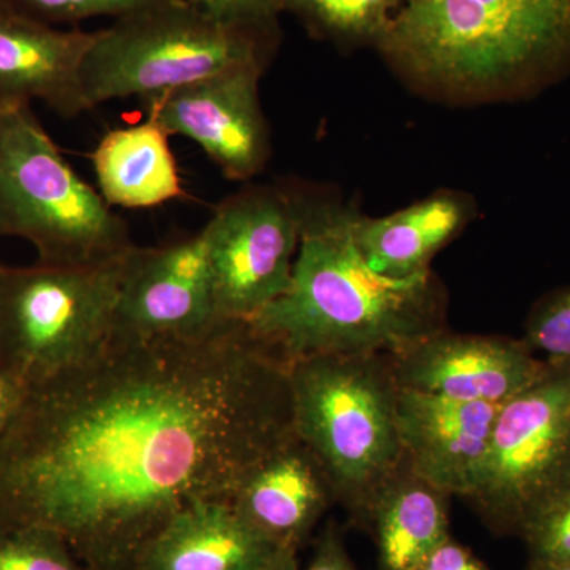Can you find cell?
I'll return each mask as SVG.
<instances>
[{"instance_id": "cell-1", "label": "cell", "mask_w": 570, "mask_h": 570, "mask_svg": "<svg viewBox=\"0 0 570 570\" xmlns=\"http://www.w3.org/2000/svg\"><path fill=\"white\" fill-rule=\"evenodd\" d=\"M294 436L288 362L247 322L115 332L85 365L29 387L0 430V530L56 532L82 570H137L168 521L234 501Z\"/></svg>"}, {"instance_id": "cell-2", "label": "cell", "mask_w": 570, "mask_h": 570, "mask_svg": "<svg viewBox=\"0 0 570 570\" xmlns=\"http://www.w3.org/2000/svg\"><path fill=\"white\" fill-rule=\"evenodd\" d=\"M352 209L307 197L288 291L247 322L287 360L392 355L445 330V292L433 272L390 279L352 242Z\"/></svg>"}, {"instance_id": "cell-3", "label": "cell", "mask_w": 570, "mask_h": 570, "mask_svg": "<svg viewBox=\"0 0 570 570\" xmlns=\"http://www.w3.org/2000/svg\"><path fill=\"white\" fill-rule=\"evenodd\" d=\"M377 50L428 85L531 91L570 69V0H404Z\"/></svg>"}, {"instance_id": "cell-4", "label": "cell", "mask_w": 570, "mask_h": 570, "mask_svg": "<svg viewBox=\"0 0 570 570\" xmlns=\"http://www.w3.org/2000/svg\"><path fill=\"white\" fill-rule=\"evenodd\" d=\"M296 436L313 450L337 502L358 523L371 498L404 461L397 385L389 356L311 355L288 363Z\"/></svg>"}, {"instance_id": "cell-5", "label": "cell", "mask_w": 570, "mask_h": 570, "mask_svg": "<svg viewBox=\"0 0 570 570\" xmlns=\"http://www.w3.org/2000/svg\"><path fill=\"white\" fill-rule=\"evenodd\" d=\"M279 28L228 24L187 0L160 3L96 32L80 75L82 111L174 91L243 63H268Z\"/></svg>"}, {"instance_id": "cell-6", "label": "cell", "mask_w": 570, "mask_h": 570, "mask_svg": "<svg viewBox=\"0 0 570 570\" xmlns=\"http://www.w3.org/2000/svg\"><path fill=\"white\" fill-rule=\"evenodd\" d=\"M24 239L48 265L105 264L134 246L105 204L43 129L31 107L0 110V238Z\"/></svg>"}, {"instance_id": "cell-7", "label": "cell", "mask_w": 570, "mask_h": 570, "mask_svg": "<svg viewBox=\"0 0 570 570\" xmlns=\"http://www.w3.org/2000/svg\"><path fill=\"white\" fill-rule=\"evenodd\" d=\"M126 255L97 265H0V371L29 389L102 352L116 332Z\"/></svg>"}, {"instance_id": "cell-8", "label": "cell", "mask_w": 570, "mask_h": 570, "mask_svg": "<svg viewBox=\"0 0 570 570\" xmlns=\"http://www.w3.org/2000/svg\"><path fill=\"white\" fill-rule=\"evenodd\" d=\"M570 489V363L499 407L478 489L468 498L497 534L519 535L532 513Z\"/></svg>"}, {"instance_id": "cell-9", "label": "cell", "mask_w": 570, "mask_h": 570, "mask_svg": "<svg viewBox=\"0 0 570 570\" xmlns=\"http://www.w3.org/2000/svg\"><path fill=\"white\" fill-rule=\"evenodd\" d=\"M307 195L247 186L214 208L202 228L219 321L250 322L288 291Z\"/></svg>"}, {"instance_id": "cell-10", "label": "cell", "mask_w": 570, "mask_h": 570, "mask_svg": "<svg viewBox=\"0 0 570 570\" xmlns=\"http://www.w3.org/2000/svg\"><path fill=\"white\" fill-rule=\"evenodd\" d=\"M265 63H243L204 80L142 100L146 118L200 146L230 181L262 174L269 156L268 122L262 110Z\"/></svg>"}, {"instance_id": "cell-11", "label": "cell", "mask_w": 570, "mask_h": 570, "mask_svg": "<svg viewBox=\"0 0 570 570\" xmlns=\"http://www.w3.org/2000/svg\"><path fill=\"white\" fill-rule=\"evenodd\" d=\"M397 389L502 406L549 367L524 340L448 330L387 355Z\"/></svg>"}, {"instance_id": "cell-12", "label": "cell", "mask_w": 570, "mask_h": 570, "mask_svg": "<svg viewBox=\"0 0 570 570\" xmlns=\"http://www.w3.org/2000/svg\"><path fill=\"white\" fill-rule=\"evenodd\" d=\"M202 230L165 246H135L126 255L116 332L187 336L219 324Z\"/></svg>"}, {"instance_id": "cell-13", "label": "cell", "mask_w": 570, "mask_h": 570, "mask_svg": "<svg viewBox=\"0 0 570 570\" xmlns=\"http://www.w3.org/2000/svg\"><path fill=\"white\" fill-rule=\"evenodd\" d=\"M499 407L397 390V433L407 466L449 497L468 499L482 478Z\"/></svg>"}, {"instance_id": "cell-14", "label": "cell", "mask_w": 570, "mask_h": 570, "mask_svg": "<svg viewBox=\"0 0 570 570\" xmlns=\"http://www.w3.org/2000/svg\"><path fill=\"white\" fill-rule=\"evenodd\" d=\"M96 32L61 29L0 3V110L41 102L81 115L80 75Z\"/></svg>"}, {"instance_id": "cell-15", "label": "cell", "mask_w": 570, "mask_h": 570, "mask_svg": "<svg viewBox=\"0 0 570 570\" xmlns=\"http://www.w3.org/2000/svg\"><path fill=\"white\" fill-rule=\"evenodd\" d=\"M335 502L324 464L295 434L250 471L232 504L269 542L298 551Z\"/></svg>"}, {"instance_id": "cell-16", "label": "cell", "mask_w": 570, "mask_h": 570, "mask_svg": "<svg viewBox=\"0 0 570 570\" xmlns=\"http://www.w3.org/2000/svg\"><path fill=\"white\" fill-rule=\"evenodd\" d=\"M279 550L232 502H197L168 521L137 570H261Z\"/></svg>"}, {"instance_id": "cell-17", "label": "cell", "mask_w": 570, "mask_h": 570, "mask_svg": "<svg viewBox=\"0 0 570 570\" xmlns=\"http://www.w3.org/2000/svg\"><path fill=\"white\" fill-rule=\"evenodd\" d=\"M469 220L460 195L439 193L384 217L352 212V242L366 265L390 279L431 272L434 255L459 235Z\"/></svg>"}, {"instance_id": "cell-18", "label": "cell", "mask_w": 570, "mask_h": 570, "mask_svg": "<svg viewBox=\"0 0 570 570\" xmlns=\"http://www.w3.org/2000/svg\"><path fill=\"white\" fill-rule=\"evenodd\" d=\"M449 499L403 461L358 520L376 542L379 569L417 570L450 538Z\"/></svg>"}, {"instance_id": "cell-19", "label": "cell", "mask_w": 570, "mask_h": 570, "mask_svg": "<svg viewBox=\"0 0 570 570\" xmlns=\"http://www.w3.org/2000/svg\"><path fill=\"white\" fill-rule=\"evenodd\" d=\"M171 135L153 119L108 130L91 154L97 190L111 208L149 209L184 195Z\"/></svg>"}, {"instance_id": "cell-20", "label": "cell", "mask_w": 570, "mask_h": 570, "mask_svg": "<svg viewBox=\"0 0 570 570\" xmlns=\"http://www.w3.org/2000/svg\"><path fill=\"white\" fill-rule=\"evenodd\" d=\"M404 0H277L317 39L379 48Z\"/></svg>"}, {"instance_id": "cell-21", "label": "cell", "mask_w": 570, "mask_h": 570, "mask_svg": "<svg viewBox=\"0 0 570 570\" xmlns=\"http://www.w3.org/2000/svg\"><path fill=\"white\" fill-rule=\"evenodd\" d=\"M0 570H82L61 535L39 527L0 530Z\"/></svg>"}, {"instance_id": "cell-22", "label": "cell", "mask_w": 570, "mask_h": 570, "mask_svg": "<svg viewBox=\"0 0 570 570\" xmlns=\"http://www.w3.org/2000/svg\"><path fill=\"white\" fill-rule=\"evenodd\" d=\"M167 2L174 0H0L7 9L56 28L78 24L91 18L119 20Z\"/></svg>"}, {"instance_id": "cell-23", "label": "cell", "mask_w": 570, "mask_h": 570, "mask_svg": "<svg viewBox=\"0 0 570 570\" xmlns=\"http://www.w3.org/2000/svg\"><path fill=\"white\" fill-rule=\"evenodd\" d=\"M530 561L570 566V489L540 505L519 532Z\"/></svg>"}, {"instance_id": "cell-24", "label": "cell", "mask_w": 570, "mask_h": 570, "mask_svg": "<svg viewBox=\"0 0 570 570\" xmlns=\"http://www.w3.org/2000/svg\"><path fill=\"white\" fill-rule=\"evenodd\" d=\"M523 340L546 362L570 363V287L532 307Z\"/></svg>"}, {"instance_id": "cell-25", "label": "cell", "mask_w": 570, "mask_h": 570, "mask_svg": "<svg viewBox=\"0 0 570 570\" xmlns=\"http://www.w3.org/2000/svg\"><path fill=\"white\" fill-rule=\"evenodd\" d=\"M216 20L247 28H279L277 0H187Z\"/></svg>"}, {"instance_id": "cell-26", "label": "cell", "mask_w": 570, "mask_h": 570, "mask_svg": "<svg viewBox=\"0 0 570 570\" xmlns=\"http://www.w3.org/2000/svg\"><path fill=\"white\" fill-rule=\"evenodd\" d=\"M305 570H356L335 523L328 524L322 531L316 550Z\"/></svg>"}, {"instance_id": "cell-27", "label": "cell", "mask_w": 570, "mask_h": 570, "mask_svg": "<svg viewBox=\"0 0 570 570\" xmlns=\"http://www.w3.org/2000/svg\"><path fill=\"white\" fill-rule=\"evenodd\" d=\"M417 570H490L472 553L450 535L441 543Z\"/></svg>"}, {"instance_id": "cell-28", "label": "cell", "mask_w": 570, "mask_h": 570, "mask_svg": "<svg viewBox=\"0 0 570 570\" xmlns=\"http://www.w3.org/2000/svg\"><path fill=\"white\" fill-rule=\"evenodd\" d=\"M26 392H28V389L24 385L0 371V430L6 426L11 415L20 407Z\"/></svg>"}, {"instance_id": "cell-29", "label": "cell", "mask_w": 570, "mask_h": 570, "mask_svg": "<svg viewBox=\"0 0 570 570\" xmlns=\"http://www.w3.org/2000/svg\"><path fill=\"white\" fill-rule=\"evenodd\" d=\"M261 570H302L296 560V550L281 549L277 551L272 561Z\"/></svg>"}, {"instance_id": "cell-30", "label": "cell", "mask_w": 570, "mask_h": 570, "mask_svg": "<svg viewBox=\"0 0 570 570\" xmlns=\"http://www.w3.org/2000/svg\"><path fill=\"white\" fill-rule=\"evenodd\" d=\"M527 570H570V566L542 564V562L530 561Z\"/></svg>"}]
</instances>
